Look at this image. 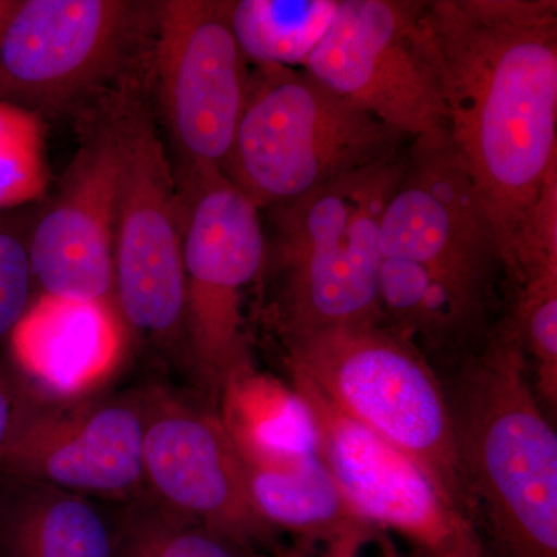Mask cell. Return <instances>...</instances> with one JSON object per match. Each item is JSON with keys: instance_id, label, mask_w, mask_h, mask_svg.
Here are the masks:
<instances>
[{"instance_id": "cell-1", "label": "cell", "mask_w": 557, "mask_h": 557, "mask_svg": "<svg viewBox=\"0 0 557 557\" xmlns=\"http://www.w3.org/2000/svg\"><path fill=\"white\" fill-rule=\"evenodd\" d=\"M416 35L449 146L490 212L515 281L557 166V2H418Z\"/></svg>"}, {"instance_id": "cell-2", "label": "cell", "mask_w": 557, "mask_h": 557, "mask_svg": "<svg viewBox=\"0 0 557 557\" xmlns=\"http://www.w3.org/2000/svg\"><path fill=\"white\" fill-rule=\"evenodd\" d=\"M379 247L384 327L456 362L486 343L498 322L507 263L448 137L413 141Z\"/></svg>"}, {"instance_id": "cell-3", "label": "cell", "mask_w": 557, "mask_h": 557, "mask_svg": "<svg viewBox=\"0 0 557 557\" xmlns=\"http://www.w3.org/2000/svg\"><path fill=\"white\" fill-rule=\"evenodd\" d=\"M442 383L491 556L557 557V435L507 319Z\"/></svg>"}, {"instance_id": "cell-4", "label": "cell", "mask_w": 557, "mask_h": 557, "mask_svg": "<svg viewBox=\"0 0 557 557\" xmlns=\"http://www.w3.org/2000/svg\"><path fill=\"white\" fill-rule=\"evenodd\" d=\"M284 341L289 375L306 380L333 409L416 461L479 527L445 387L416 344L383 324L343 325Z\"/></svg>"}, {"instance_id": "cell-5", "label": "cell", "mask_w": 557, "mask_h": 557, "mask_svg": "<svg viewBox=\"0 0 557 557\" xmlns=\"http://www.w3.org/2000/svg\"><path fill=\"white\" fill-rule=\"evenodd\" d=\"M406 160L408 153L399 152L274 208L276 309L284 339L383 324L380 230Z\"/></svg>"}, {"instance_id": "cell-6", "label": "cell", "mask_w": 557, "mask_h": 557, "mask_svg": "<svg viewBox=\"0 0 557 557\" xmlns=\"http://www.w3.org/2000/svg\"><path fill=\"white\" fill-rule=\"evenodd\" d=\"M258 69L220 170L259 209L391 159L408 139L304 70Z\"/></svg>"}, {"instance_id": "cell-7", "label": "cell", "mask_w": 557, "mask_h": 557, "mask_svg": "<svg viewBox=\"0 0 557 557\" xmlns=\"http://www.w3.org/2000/svg\"><path fill=\"white\" fill-rule=\"evenodd\" d=\"M156 7L22 0L0 49V101L53 119L150 79Z\"/></svg>"}, {"instance_id": "cell-8", "label": "cell", "mask_w": 557, "mask_h": 557, "mask_svg": "<svg viewBox=\"0 0 557 557\" xmlns=\"http://www.w3.org/2000/svg\"><path fill=\"white\" fill-rule=\"evenodd\" d=\"M150 79L102 97L94 109L119 159L115 299L129 329L185 338L183 209L177 174L146 102Z\"/></svg>"}, {"instance_id": "cell-9", "label": "cell", "mask_w": 557, "mask_h": 557, "mask_svg": "<svg viewBox=\"0 0 557 557\" xmlns=\"http://www.w3.org/2000/svg\"><path fill=\"white\" fill-rule=\"evenodd\" d=\"M185 339L208 384L222 391L251 368L242 293L267 260L260 209L214 166H182Z\"/></svg>"}, {"instance_id": "cell-10", "label": "cell", "mask_w": 557, "mask_h": 557, "mask_svg": "<svg viewBox=\"0 0 557 557\" xmlns=\"http://www.w3.org/2000/svg\"><path fill=\"white\" fill-rule=\"evenodd\" d=\"M231 2H157L150 81L182 166L220 170L244 109L249 73Z\"/></svg>"}, {"instance_id": "cell-11", "label": "cell", "mask_w": 557, "mask_h": 557, "mask_svg": "<svg viewBox=\"0 0 557 557\" xmlns=\"http://www.w3.org/2000/svg\"><path fill=\"white\" fill-rule=\"evenodd\" d=\"M292 391L309 410L322 460L366 525L399 534L417 557L485 556L479 527L416 461L333 409L306 380L292 375Z\"/></svg>"}, {"instance_id": "cell-12", "label": "cell", "mask_w": 557, "mask_h": 557, "mask_svg": "<svg viewBox=\"0 0 557 557\" xmlns=\"http://www.w3.org/2000/svg\"><path fill=\"white\" fill-rule=\"evenodd\" d=\"M418 2L338 0L304 72L406 138L446 137V112L416 35Z\"/></svg>"}, {"instance_id": "cell-13", "label": "cell", "mask_w": 557, "mask_h": 557, "mask_svg": "<svg viewBox=\"0 0 557 557\" xmlns=\"http://www.w3.org/2000/svg\"><path fill=\"white\" fill-rule=\"evenodd\" d=\"M143 440L141 391L78 401L35 394L0 456V475L132 504L148 497Z\"/></svg>"}, {"instance_id": "cell-14", "label": "cell", "mask_w": 557, "mask_h": 557, "mask_svg": "<svg viewBox=\"0 0 557 557\" xmlns=\"http://www.w3.org/2000/svg\"><path fill=\"white\" fill-rule=\"evenodd\" d=\"M146 496L240 545L269 541L244 463L219 413L164 387L141 391Z\"/></svg>"}, {"instance_id": "cell-15", "label": "cell", "mask_w": 557, "mask_h": 557, "mask_svg": "<svg viewBox=\"0 0 557 557\" xmlns=\"http://www.w3.org/2000/svg\"><path fill=\"white\" fill-rule=\"evenodd\" d=\"M83 113L86 138L30 236L33 277L44 295L115 299L119 159L98 113Z\"/></svg>"}, {"instance_id": "cell-16", "label": "cell", "mask_w": 557, "mask_h": 557, "mask_svg": "<svg viewBox=\"0 0 557 557\" xmlns=\"http://www.w3.org/2000/svg\"><path fill=\"white\" fill-rule=\"evenodd\" d=\"M129 330L115 299L42 293L11 330V366L40 398L95 397L123 368Z\"/></svg>"}, {"instance_id": "cell-17", "label": "cell", "mask_w": 557, "mask_h": 557, "mask_svg": "<svg viewBox=\"0 0 557 557\" xmlns=\"http://www.w3.org/2000/svg\"><path fill=\"white\" fill-rule=\"evenodd\" d=\"M0 478V557H113L116 522L94 498Z\"/></svg>"}, {"instance_id": "cell-18", "label": "cell", "mask_w": 557, "mask_h": 557, "mask_svg": "<svg viewBox=\"0 0 557 557\" xmlns=\"http://www.w3.org/2000/svg\"><path fill=\"white\" fill-rule=\"evenodd\" d=\"M242 463L252 505L271 530L284 528L332 544L368 537L372 530L348 507L319 449L270 463Z\"/></svg>"}, {"instance_id": "cell-19", "label": "cell", "mask_w": 557, "mask_h": 557, "mask_svg": "<svg viewBox=\"0 0 557 557\" xmlns=\"http://www.w3.org/2000/svg\"><path fill=\"white\" fill-rule=\"evenodd\" d=\"M336 9L338 0H234L231 27L258 67H304Z\"/></svg>"}, {"instance_id": "cell-20", "label": "cell", "mask_w": 557, "mask_h": 557, "mask_svg": "<svg viewBox=\"0 0 557 557\" xmlns=\"http://www.w3.org/2000/svg\"><path fill=\"white\" fill-rule=\"evenodd\" d=\"M242 547L145 497L116 520L113 557H242Z\"/></svg>"}, {"instance_id": "cell-21", "label": "cell", "mask_w": 557, "mask_h": 557, "mask_svg": "<svg viewBox=\"0 0 557 557\" xmlns=\"http://www.w3.org/2000/svg\"><path fill=\"white\" fill-rule=\"evenodd\" d=\"M527 361L536 370L537 388L548 405L557 403V269L537 271L518 284L507 318Z\"/></svg>"}, {"instance_id": "cell-22", "label": "cell", "mask_w": 557, "mask_h": 557, "mask_svg": "<svg viewBox=\"0 0 557 557\" xmlns=\"http://www.w3.org/2000/svg\"><path fill=\"white\" fill-rule=\"evenodd\" d=\"M33 282L30 239L0 218V339L9 338L30 307Z\"/></svg>"}, {"instance_id": "cell-23", "label": "cell", "mask_w": 557, "mask_h": 557, "mask_svg": "<svg viewBox=\"0 0 557 557\" xmlns=\"http://www.w3.org/2000/svg\"><path fill=\"white\" fill-rule=\"evenodd\" d=\"M46 185L44 141L0 150V211L38 199Z\"/></svg>"}, {"instance_id": "cell-24", "label": "cell", "mask_w": 557, "mask_h": 557, "mask_svg": "<svg viewBox=\"0 0 557 557\" xmlns=\"http://www.w3.org/2000/svg\"><path fill=\"white\" fill-rule=\"evenodd\" d=\"M35 392L27 386L13 366L0 359V456L20 428Z\"/></svg>"}, {"instance_id": "cell-25", "label": "cell", "mask_w": 557, "mask_h": 557, "mask_svg": "<svg viewBox=\"0 0 557 557\" xmlns=\"http://www.w3.org/2000/svg\"><path fill=\"white\" fill-rule=\"evenodd\" d=\"M42 141V121L35 113L0 101V150Z\"/></svg>"}, {"instance_id": "cell-26", "label": "cell", "mask_w": 557, "mask_h": 557, "mask_svg": "<svg viewBox=\"0 0 557 557\" xmlns=\"http://www.w3.org/2000/svg\"><path fill=\"white\" fill-rule=\"evenodd\" d=\"M21 5L22 0H0V49H2L11 22H13Z\"/></svg>"}, {"instance_id": "cell-27", "label": "cell", "mask_w": 557, "mask_h": 557, "mask_svg": "<svg viewBox=\"0 0 557 557\" xmlns=\"http://www.w3.org/2000/svg\"><path fill=\"white\" fill-rule=\"evenodd\" d=\"M366 537H348L343 541L332 544V557H355L357 556L358 545L364 541ZM386 557H397L394 552L387 549Z\"/></svg>"}, {"instance_id": "cell-28", "label": "cell", "mask_w": 557, "mask_h": 557, "mask_svg": "<svg viewBox=\"0 0 557 557\" xmlns=\"http://www.w3.org/2000/svg\"><path fill=\"white\" fill-rule=\"evenodd\" d=\"M483 557H493V556H491V555H487V552H486V553H485V556H483Z\"/></svg>"}]
</instances>
